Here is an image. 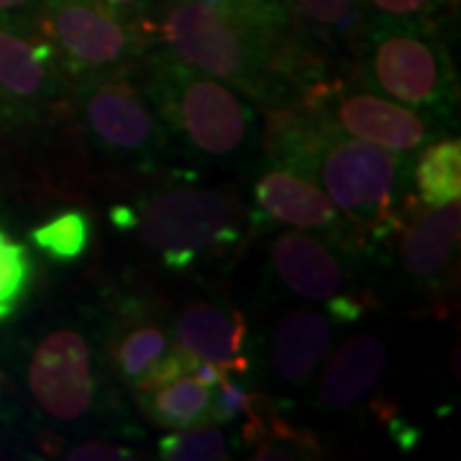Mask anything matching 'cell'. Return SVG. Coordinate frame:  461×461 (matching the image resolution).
<instances>
[{
  "label": "cell",
  "mask_w": 461,
  "mask_h": 461,
  "mask_svg": "<svg viewBox=\"0 0 461 461\" xmlns=\"http://www.w3.org/2000/svg\"><path fill=\"white\" fill-rule=\"evenodd\" d=\"M402 162V151L336 131L313 108L287 129L277 147V167L321 185L339 213L372 236H387L400 226L395 190Z\"/></svg>",
  "instance_id": "cell-1"
},
{
  "label": "cell",
  "mask_w": 461,
  "mask_h": 461,
  "mask_svg": "<svg viewBox=\"0 0 461 461\" xmlns=\"http://www.w3.org/2000/svg\"><path fill=\"white\" fill-rule=\"evenodd\" d=\"M144 93L154 115L203 157L226 159L251 144L257 121L236 87L185 65L169 51L147 59Z\"/></svg>",
  "instance_id": "cell-2"
},
{
  "label": "cell",
  "mask_w": 461,
  "mask_h": 461,
  "mask_svg": "<svg viewBox=\"0 0 461 461\" xmlns=\"http://www.w3.org/2000/svg\"><path fill=\"white\" fill-rule=\"evenodd\" d=\"M354 67L369 90L415 111L438 113L456 105V69L436 23L364 21Z\"/></svg>",
  "instance_id": "cell-3"
},
{
  "label": "cell",
  "mask_w": 461,
  "mask_h": 461,
  "mask_svg": "<svg viewBox=\"0 0 461 461\" xmlns=\"http://www.w3.org/2000/svg\"><path fill=\"white\" fill-rule=\"evenodd\" d=\"M131 229L169 272H187L241 241L236 203L203 187H167L136 200Z\"/></svg>",
  "instance_id": "cell-4"
},
{
  "label": "cell",
  "mask_w": 461,
  "mask_h": 461,
  "mask_svg": "<svg viewBox=\"0 0 461 461\" xmlns=\"http://www.w3.org/2000/svg\"><path fill=\"white\" fill-rule=\"evenodd\" d=\"M77 80L75 105L95 149L121 165H154L167 144L165 131L123 69L115 67Z\"/></svg>",
  "instance_id": "cell-5"
},
{
  "label": "cell",
  "mask_w": 461,
  "mask_h": 461,
  "mask_svg": "<svg viewBox=\"0 0 461 461\" xmlns=\"http://www.w3.org/2000/svg\"><path fill=\"white\" fill-rule=\"evenodd\" d=\"M39 29L72 77L115 69L141 47L139 23L103 0H41Z\"/></svg>",
  "instance_id": "cell-6"
},
{
  "label": "cell",
  "mask_w": 461,
  "mask_h": 461,
  "mask_svg": "<svg viewBox=\"0 0 461 461\" xmlns=\"http://www.w3.org/2000/svg\"><path fill=\"white\" fill-rule=\"evenodd\" d=\"M300 103L313 108L329 126L351 139H362L393 151H415L429 141V121L411 105L377 90H346L341 80L318 83Z\"/></svg>",
  "instance_id": "cell-7"
},
{
  "label": "cell",
  "mask_w": 461,
  "mask_h": 461,
  "mask_svg": "<svg viewBox=\"0 0 461 461\" xmlns=\"http://www.w3.org/2000/svg\"><path fill=\"white\" fill-rule=\"evenodd\" d=\"M29 390L41 411L57 420H77L87 415L95 397L90 346L75 329L47 333L29 362Z\"/></svg>",
  "instance_id": "cell-8"
},
{
  "label": "cell",
  "mask_w": 461,
  "mask_h": 461,
  "mask_svg": "<svg viewBox=\"0 0 461 461\" xmlns=\"http://www.w3.org/2000/svg\"><path fill=\"white\" fill-rule=\"evenodd\" d=\"M62 62L39 23L16 14L0 16V103L32 111L57 93Z\"/></svg>",
  "instance_id": "cell-9"
},
{
  "label": "cell",
  "mask_w": 461,
  "mask_h": 461,
  "mask_svg": "<svg viewBox=\"0 0 461 461\" xmlns=\"http://www.w3.org/2000/svg\"><path fill=\"white\" fill-rule=\"evenodd\" d=\"M254 200L269 221L315 230L330 239L348 236L346 230L351 223L346 226V218L339 213L329 195L297 172L282 167L267 169L254 185Z\"/></svg>",
  "instance_id": "cell-10"
},
{
  "label": "cell",
  "mask_w": 461,
  "mask_h": 461,
  "mask_svg": "<svg viewBox=\"0 0 461 461\" xmlns=\"http://www.w3.org/2000/svg\"><path fill=\"white\" fill-rule=\"evenodd\" d=\"M272 269L293 295L311 303H330L348 295V277L336 251L321 239L287 230L272 244Z\"/></svg>",
  "instance_id": "cell-11"
},
{
  "label": "cell",
  "mask_w": 461,
  "mask_h": 461,
  "mask_svg": "<svg viewBox=\"0 0 461 461\" xmlns=\"http://www.w3.org/2000/svg\"><path fill=\"white\" fill-rule=\"evenodd\" d=\"M300 50L323 75L329 57H357L364 32L359 0H287Z\"/></svg>",
  "instance_id": "cell-12"
},
{
  "label": "cell",
  "mask_w": 461,
  "mask_h": 461,
  "mask_svg": "<svg viewBox=\"0 0 461 461\" xmlns=\"http://www.w3.org/2000/svg\"><path fill=\"white\" fill-rule=\"evenodd\" d=\"M175 341L195 359L218 364L226 372L244 375L249 369L247 321L239 311L193 303L175 321Z\"/></svg>",
  "instance_id": "cell-13"
},
{
  "label": "cell",
  "mask_w": 461,
  "mask_h": 461,
  "mask_svg": "<svg viewBox=\"0 0 461 461\" xmlns=\"http://www.w3.org/2000/svg\"><path fill=\"white\" fill-rule=\"evenodd\" d=\"M387 366V346L377 336H351L326 364L318 382V402L346 411L375 393Z\"/></svg>",
  "instance_id": "cell-14"
},
{
  "label": "cell",
  "mask_w": 461,
  "mask_h": 461,
  "mask_svg": "<svg viewBox=\"0 0 461 461\" xmlns=\"http://www.w3.org/2000/svg\"><path fill=\"white\" fill-rule=\"evenodd\" d=\"M461 208L459 200L438 208H429L402 229L400 264L405 275L418 282H436L446 275L451 257L459 247Z\"/></svg>",
  "instance_id": "cell-15"
},
{
  "label": "cell",
  "mask_w": 461,
  "mask_h": 461,
  "mask_svg": "<svg viewBox=\"0 0 461 461\" xmlns=\"http://www.w3.org/2000/svg\"><path fill=\"white\" fill-rule=\"evenodd\" d=\"M333 321L329 315L300 308L282 315L272 333V369L287 384H305L330 354Z\"/></svg>",
  "instance_id": "cell-16"
},
{
  "label": "cell",
  "mask_w": 461,
  "mask_h": 461,
  "mask_svg": "<svg viewBox=\"0 0 461 461\" xmlns=\"http://www.w3.org/2000/svg\"><path fill=\"white\" fill-rule=\"evenodd\" d=\"M211 393L213 387L203 384L193 372H187L159 387L139 390L136 400L151 423L169 430H182L208 420Z\"/></svg>",
  "instance_id": "cell-17"
},
{
  "label": "cell",
  "mask_w": 461,
  "mask_h": 461,
  "mask_svg": "<svg viewBox=\"0 0 461 461\" xmlns=\"http://www.w3.org/2000/svg\"><path fill=\"white\" fill-rule=\"evenodd\" d=\"M418 198L429 208L454 203L461 195V144L459 139H441L423 149L415 165Z\"/></svg>",
  "instance_id": "cell-18"
},
{
  "label": "cell",
  "mask_w": 461,
  "mask_h": 461,
  "mask_svg": "<svg viewBox=\"0 0 461 461\" xmlns=\"http://www.w3.org/2000/svg\"><path fill=\"white\" fill-rule=\"evenodd\" d=\"M169 346H172L169 336L157 321L133 318V321H123V329H118L111 354L118 375L129 382H136L151 364L169 351Z\"/></svg>",
  "instance_id": "cell-19"
},
{
  "label": "cell",
  "mask_w": 461,
  "mask_h": 461,
  "mask_svg": "<svg viewBox=\"0 0 461 461\" xmlns=\"http://www.w3.org/2000/svg\"><path fill=\"white\" fill-rule=\"evenodd\" d=\"M32 244L51 262H77L90 244V221L83 211H65L32 230Z\"/></svg>",
  "instance_id": "cell-20"
},
{
  "label": "cell",
  "mask_w": 461,
  "mask_h": 461,
  "mask_svg": "<svg viewBox=\"0 0 461 461\" xmlns=\"http://www.w3.org/2000/svg\"><path fill=\"white\" fill-rule=\"evenodd\" d=\"M159 459L167 461H223L229 459L226 436L215 423H200L159 438Z\"/></svg>",
  "instance_id": "cell-21"
},
{
  "label": "cell",
  "mask_w": 461,
  "mask_h": 461,
  "mask_svg": "<svg viewBox=\"0 0 461 461\" xmlns=\"http://www.w3.org/2000/svg\"><path fill=\"white\" fill-rule=\"evenodd\" d=\"M32 282L29 251L0 230V321L16 311Z\"/></svg>",
  "instance_id": "cell-22"
},
{
  "label": "cell",
  "mask_w": 461,
  "mask_h": 461,
  "mask_svg": "<svg viewBox=\"0 0 461 461\" xmlns=\"http://www.w3.org/2000/svg\"><path fill=\"white\" fill-rule=\"evenodd\" d=\"M364 21H408L436 23L446 0H359Z\"/></svg>",
  "instance_id": "cell-23"
},
{
  "label": "cell",
  "mask_w": 461,
  "mask_h": 461,
  "mask_svg": "<svg viewBox=\"0 0 461 461\" xmlns=\"http://www.w3.org/2000/svg\"><path fill=\"white\" fill-rule=\"evenodd\" d=\"M215 393H211V408H208V420L211 423H230L233 418L244 415L251 405V393L247 387H241L239 382L226 375L218 384L213 387Z\"/></svg>",
  "instance_id": "cell-24"
},
{
  "label": "cell",
  "mask_w": 461,
  "mask_h": 461,
  "mask_svg": "<svg viewBox=\"0 0 461 461\" xmlns=\"http://www.w3.org/2000/svg\"><path fill=\"white\" fill-rule=\"evenodd\" d=\"M131 448L126 446H113L103 444V441H85V444L72 446L65 454V459L69 461H121V459H133Z\"/></svg>",
  "instance_id": "cell-25"
},
{
  "label": "cell",
  "mask_w": 461,
  "mask_h": 461,
  "mask_svg": "<svg viewBox=\"0 0 461 461\" xmlns=\"http://www.w3.org/2000/svg\"><path fill=\"white\" fill-rule=\"evenodd\" d=\"M103 3H108L121 16L129 18L131 23H139L144 11H147V0H103Z\"/></svg>",
  "instance_id": "cell-26"
},
{
  "label": "cell",
  "mask_w": 461,
  "mask_h": 461,
  "mask_svg": "<svg viewBox=\"0 0 461 461\" xmlns=\"http://www.w3.org/2000/svg\"><path fill=\"white\" fill-rule=\"evenodd\" d=\"M36 0H0V16L3 14H18V11H26L32 8Z\"/></svg>",
  "instance_id": "cell-27"
},
{
  "label": "cell",
  "mask_w": 461,
  "mask_h": 461,
  "mask_svg": "<svg viewBox=\"0 0 461 461\" xmlns=\"http://www.w3.org/2000/svg\"><path fill=\"white\" fill-rule=\"evenodd\" d=\"M454 3H456V0H454Z\"/></svg>",
  "instance_id": "cell-28"
}]
</instances>
